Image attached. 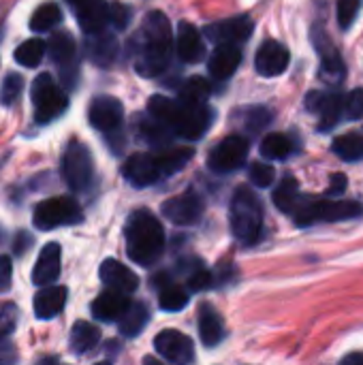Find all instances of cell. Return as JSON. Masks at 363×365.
I'll return each mask as SVG.
<instances>
[{"mask_svg":"<svg viewBox=\"0 0 363 365\" xmlns=\"http://www.w3.org/2000/svg\"><path fill=\"white\" fill-rule=\"evenodd\" d=\"M98 274H101V280H103V284L107 289H116V291H122V293L131 295L139 287V278L135 276V272L128 269L126 265L118 263L116 259H107L101 265Z\"/></svg>","mask_w":363,"mask_h":365,"instance_id":"obj_24","label":"cell"},{"mask_svg":"<svg viewBox=\"0 0 363 365\" xmlns=\"http://www.w3.org/2000/svg\"><path fill=\"white\" fill-rule=\"evenodd\" d=\"M47 45L41 38H28L24 41L17 49H15V62L26 66V68H34L41 64V60L45 58Z\"/></svg>","mask_w":363,"mask_h":365,"instance_id":"obj_36","label":"cell"},{"mask_svg":"<svg viewBox=\"0 0 363 365\" xmlns=\"http://www.w3.org/2000/svg\"><path fill=\"white\" fill-rule=\"evenodd\" d=\"M32 103H34V120L39 124H49L66 111L68 96L53 81L49 73H41L32 83Z\"/></svg>","mask_w":363,"mask_h":365,"instance_id":"obj_6","label":"cell"},{"mask_svg":"<svg viewBox=\"0 0 363 365\" xmlns=\"http://www.w3.org/2000/svg\"><path fill=\"white\" fill-rule=\"evenodd\" d=\"M362 2L363 0H338L336 15H338V24L342 30H349L353 26V21L357 19L362 11Z\"/></svg>","mask_w":363,"mask_h":365,"instance_id":"obj_42","label":"cell"},{"mask_svg":"<svg viewBox=\"0 0 363 365\" xmlns=\"http://www.w3.org/2000/svg\"><path fill=\"white\" fill-rule=\"evenodd\" d=\"M148 321H150L148 306L145 304H133L131 302V306L126 308V312L118 319V327H120V334L124 338H137L145 329Z\"/></svg>","mask_w":363,"mask_h":365,"instance_id":"obj_28","label":"cell"},{"mask_svg":"<svg viewBox=\"0 0 363 365\" xmlns=\"http://www.w3.org/2000/svg\"><path fill=\"white\" fill-rule=\"evenodd\" d=\"M295 152V143L285 133H270L261 141V156L267 160H285Z\"/></svg>","mask_w":363,"mask_h":365,"instance_id":"obj_30","label":"cell"},{"mask_svg":"<svg viewBox=\"0 0 363 365\" xmlns=\"http://www.w3.org/2000/svg\"><path fill=\"white\" fill-rule=\"evenodd\" d=\"M88 118L96 130H101L105 135H113L122 126L124 109H122V103L113 96H96L90 103Z\"/></svg>","mask_w":363,"mask_h":365,"instance_id":"obj_15","label":"cell"},{"mask_svg":"<svg viewBox=\"0 0 363 365\" xmlns=\"http://www.w3.org/2000/svg\"><path fill=\"white\" fill-rule=\"evenodd\" d=\"M186 284H188V289H190L193 293H197V291H205V289H212V287H214V274H212L210 269H205V267L199 263V265H195V267L188 272V276H186Z\"/></svg>","mask_w":363,"mask_h":365,"instance_id":"obj_41","label":"cell"},{"mask_svg":"<svg viewBox=\"0 0 363 365\" xmlns=\"http://www.w3.org/2000/svg\"><path fill=\"white\" fill-rule=\"evenodd\" d=\"M347 186H349L347 178H344L342 173H334V175H332V180H329L327 195H329V197H340V195L347 190Z\"/></svg>","mask_w":363,"mask_h":365,"instance_id":"obj_48","label":"cell"},{"mask_svg":"<svg viewBox=\"0 0 363 365\" xmlns=\"http://www.w3.org/2000/svg\"><path fill=\"white\" fill-rule=\"evenodd\" d=\"M312 38H315V45H317L319 56H321V75H323V79L342 81L344 73H347V66H344V62L340 58V51L332 45V41L323 32V28H315Z\"/></svg>","mask_w":363,"mask_h":365,"instance_id":"obj_19","label":"cell"},{"mask_svg":"<svg viewBox=\"0 0 363 365\" xmlns=\"http://www.w3.org/2000/svg\"><path fill=\"white\" fill-rule=\"evenodd\" d=\"M66 287H56V284H47L43 287L36 297H34V314L41 321H49L53 317H58L64 306H66Z\"/></svg>","mask_w":363,"mask_h":365,"instance_id":"obj_26","label":"cell"},{"mask_svg":"<svg viewBox=\"0 0 363 365\" xmlns=\"http://www.w3.org/2000/svg\"><path fill=\"white\" fill-rule=\"evenodd\" d=\"M21 90H24V79L19 75H15V73H9L4 77L2 86H0V103L6 105V107L13 105L19 98Z\"/></svg>","mask_w":363,"mask_h":365,"instance_id":"obj_40","label":"cell"},{"mask_svg":"<svg viewBox=\"0 0 363 365\" xmlns=\"http://www.w3.org/2000/svg\"><path fill=\"white\" fill-rule=\"evenodd\" d=\"M344 361H347V364H359V361H363V355H349Z\"/></svg>","mask_w":363,"mask_h":365,"instance_id":"obj_49","label":"cell"},{"mask_svg":"<svg viewBox=\"0 0 363 365\" xmlns=\"http://www.w3.org/2000/svg\"><path fill=\"white\" fill-rule=\"evenodd\" d=\"M148 113L186 141H199L214 122V109L208 107V103L173 101L163 94L148 101Z\"/></svg>","mask_w":363,"mask_h":365,"instance_id":"obj_2","label":"cell"},{"mask_svg":"<svg viewBox=\"0 0 363 365\" xmlns=\"http://www.w3.org/2000/svg\"><path fill=\"white\" fill-rule=\"evenodd\" d=\"M17 325V308L13 304H6L0 310V344L9 340V336L15 331Z\"/></svg>","mask_w":363,"mask_h":365,"instance_id":"obj_44","label":"cell"},{"mask_svg":"<svg viewBox=\"0 0 363 365\" xmlns=\"http://www.w3.org/2000/svg\"><path fill=\"white\" fill-rule=\"evenodd\" d=\"M195 156V150L193 148H163L158 152V158H160V165H163V171H165V178L167 175H173L178 171H182L190 158Z\"/></svg>","mask_w":363,"mask_h":365,"instance_id":"obj_33","label":"cell"},{"mask_svg":"<svg viewBox=\"0 0 363 365\" xmlns=\"http://www.w3.org/2000/svg\"><path fill=\"white\" fill-rule=\"evenodd\" d=\"M124 240H126V252L131 261L143 267L156 263L165 250L163 225L148 210H137L128 216Z\"/></svg>","mask_w":363,"mask_h":365,"instance_id":"obj_3","label":"cell"},{"mask_svg":"<svg viewBox=\"0 0 363 365\" xmlns=\"http://www.w3.org/2000/svg\"><path fill=\"white\" fill-rule=\"evenodd\" d=\"M47 51L53 60V64L60 71V79L64 88H75L79 77V60H77V47L68 32H56L49 38Z\"/></svg>","mask_w":363,"mask_h":365,"instance_id":"obj_9","label":"cell"},{"mask_svg":"<svg viewBox=\"0 0 363 365\" xmlns=\"http://www.w3.org/2000/svg\"><path fill=\"white\" fill-rule=\"evenodd\" d=\"M229 222L235 240L244 246H255L263 235V205L259 197L248 188L240 186L231 199Z\"/></svg>","mask_w":363,"mask_h":365,"instance_id":"obj_4","label":"cell"},{"mask_svg":"<svg viewBox=\"0 0 363 365\" xmlns=\"http://www.w3.org/2000/svg\"><path fill=\"white\" fill-rule=\"evenodd\" d=\"M291 216L297 227H312L317 222H342L363 216V205L359 201L349 199H312L302 195Z\"/></svg>","mask_w":363,"mask_h":365,"instance_id":"obj_5","label":"cell"},{"mask_svg":"<svg viewBox=\"0 0 363 365\" xmlns=\"http://www.w3.org/2000/svg\"><path fill=\"white\" fill-rule=\"evenodd\" d=\"M158 304L163 310L167 312H178V310H184L186 304H188V291L173 284V282H165L163 287H158Z\"/></svg>","mask_w":363,"mask_h":365,"instance_id":"obj_37","label":"cell"},{"mask_svg":"<svg viewBox=\"0 0 363 365\" xmlns=\"http://www.w3.org/2000/svg\"><path fill=\"white\" fill-rule=\"evenodd\" d=\"M83 220V212L73 197H51L41 201L34 207L32 222L41 231H51L58 227L79 225Z\"/></svg>","mask_w":363,"mask_h":365,"instance_id":"obj_8","label":"cell"},{"mask_svg":"<svg viewBox=\"0 0 363 365\" xmlns=\"http://www.w3.org/2000/svg\"><path fill=\"white\" fill-rule=\"evenodd\" d=\"M344 118L362 120L363 118V90L357 88L349 96H344Z\"/></svg>","mask_w":363,"mask_h":365,"instance_id":"obj_45","label":"cell"},{"mask_svg":"<svg viewBox=\"0 0 363 365\" xmlns=\"http://www.w3.org/2000/svg\"><path fill=\"white\" fill-rule=\"evenodd\" d=\"M334 154H338L342 160H362L363 158V135L362 133H347L336 137L334 145H332Z\"/></svg>","mask_w":363,"mask_h":365,"instance_id":"obj_34","label":"cell"},{"mask_svg":"<svg viewBox=\"0 0 363 365\" xmlns=\"http://www.w3.org/2000/svg\"><path fill=\"white\" fill-rule=\"evenodd\" d=\"M302 199V192H300V184L295 178L287 175L274 190V205L282 212V214H293L297 201Z\"/></svg>","mask_w":363,"mask_h":365,"instance_id":"obj_31","label":"cell"},{"mask_svg":"<svg viewBox=\"0 0 363 365\" xmlns=\"http://www.w3.org/2000/svg\"><path fill=\"white\" fill-rule=\"evenodd\" d=\"M11 276H13V265L9 257H0V291H6L11 287Z\"/></svg>","mask_w":363,"mask_h":365,"instance_id":"obj_47","label":"cell"},{"mask_svg":"<svg viewBox=\"0 0 363 365\" xmlns=\"http://www.w3.org/2000/svg\"><path fill=\"white\" fill-rule=\"evenodd\" d=\"M289 62H291V51L287 49V45L270 38L259 47L255 58V68L263 77H276L289 68Z\"/></svg>","mask_w":363,"mask_h":365,"instance_id":"obj_17","label":"cell"},{"mask_svg":"<svg viewBox=\"0 0 363 365\" xmlns=\"http://www.w3.org/2000/svg\"><path fill=\"white\" fill-rule=\"evenodd\" d=\"M126 182L135 188H145L152 186L156 182H160L165 178L158 152H139L128 156V160L124 163L122 169Z\"/></svg>","mask_w":363,"mask_h":365,"instance_id":"obj_11","label":"cell"},{"mask_svg":"<svg viewBox=\"0 0 363 365\" xmlns=\"http://www.w3.org/2000/svg\"><path fill=\"white\" fill-rule=\"evenodd\" d=\"M60 21H62V11H60V6H58L56 2H45V4H41V6L34 11V15H32V19H30V28H32L34 32H49V30H53Z\"/></svg>","mask_w":363,"mask_h":365,"instance_id":"obj_35","label":"cell"},{"mask_svg":"<svg viewBox=\"0 0 363 365\" xmlns=\"http://www.w3.org/2000/svg\"><path fill=\"white\" fill-rule=\"evenodd\" d=\"M242 64V49L240 45H231V43H220L216 45V49L212 51L210 60H208V71L214 79L225 81L231 79L233 73L240 68Z\"/></svg>","mask_w":363,"mask_h":365,"instance_id":"obj_21","label":"cell"},{"mask_svg":"<svg viewBox=\"0 0 363 365\" xmlns=\"http://www.w3.org/2000/svg\"><path fill=\"white\" fill-rule=\"evenodd\" d=\"M139 135L141 139L152 145V148H167L169 141H171V128L165 126L163 122H158L156 118L150 115V120H141V126H139Z\"/></svg>","mask_w":363,"mask_h":365,"instance_id":"obj_32","label":"cell"},{"mask_svg":"<svg viewBox=\"0 0 363 365\" xmlns=\"http://www.w3.org/2000/svg\"><path fill=\"white\" fill-rule=\"evenodd\" d=\"M86 53L96 66H111L118 58V41L105 30L92 32L86 41Z\"/></svg>","mask_w":363,"mask_h":365,"instance_id":"obj_25","label":"cell"},{"mask_svg":"<svg viewBox=\"0 0 363 365\" xmlns=\"http://www.w3.org/2000/svg\"><path fill=\"white\" fill-rule=\"evenodd\" d=\"M199 336L208 349H214L225 340V325L210 304H203L199 308Z\"/></svg>","mask_w":363,"mask_h":365,"instance_id":"obj_27","label":"cell"},{"mask_svg":"<svg viewBox=\"0 0 363 365\" xmlns=\"http://www.w3.org/2000/svg\"><path fill=\"white\" fill-rule=\"evenodd\" d=\"M60 261H62L60 244H56V242L45 244L39 259H36V265L32 269V282L36 287L53 284L58 280V276H60Z\"/></svg>","mask_w":363,"mask_h":365,"instance_id":"obj_22","label":"cell"},{"mask_svg":"<svg viewBox=\"0 0 363 365\" xmlns=\"http://www.w3.org/2000/svg\"><path fill=\"white\" fill-rule=\"evenodd\" d=\"M240 115H244V128L250 133H259L272 122V113L265 107H250V109H244Z\"/></svg>","mask_w":363,"mask_h":365,"instance_id":"obj_39","label":"cell"},{"mask_svg":"<svg viewBox=\"0 0 363 365\" xmlns=\"http://www.w3.org/2000/svg\"><path fill=\"white\" fill-rule=\"evenodd\" d=\"M175 51H178V58L186 64H197L205 58L203 36L193 24L180 21L178 34H175Z\"/></svg>","mask_w":363,"mask_h":365,"instance_id":"obj_20","label":"cell"},{"mask_svg":"<svg viewBox=\"0 0 363 365\" xmlns=\"http://www.w3.org/2000/svg\"><path fill=\"white\" fill-rule=\"evenodd\" d=\"M248 175H250V182H252L255 186L267 188V186H272V182H274V178H276V171H274V167L267 165V163H255V165H250Z\"/></svg>","mask_w":363,"mask_h":365,"instance_id":"obj_43","label":"cell"},{"mask_svg":"<svg viewBox=\"0 0 363 365\" xmlns=\"http://www.w3.org/2000/svg\"><path fill=\"white\" fill-rule=\"evenodd\" d=\"M306 109L319 115V130L329 133L344 118V96L338 92H310Z\"/></svg>","mask_w":363,"mask_h":365,"instance_id":"obj_12","label":"cell"},{"mask_svg":"<svg viewBox=\"0 0 363 365\" xmlns=\"http://www.w3.org/2000/svg\"><path fill=\"white\" fill-rule=\"evenodd\" d=\"M171 24L165 13L152 11L145 15L141 30L133 38L135 71L143 77H158L169 66L171 58Z\"/></svg>","mask_w":363,"mask_h":365,"instance_id":"obj_1","label":"cell"},{"mask_svg":"<svg viewBox=\"0 0 363 365\" xmlns=\"http://www.w3.org/2000/svg\"><path fill=\"white\" fill-rule=\"evenodd\" d=\"M163 214L178 227L195 225L203 216V199L197 192H184L180 197L167 199L163 203Z\"/></svg>","mask_w":363,"mask_h":365,"instance_id":"obj_16","label":"cell"},{"mask_svg":"<svg viewBox=\"0 0 363 365\" xmlns=\"http://www.w3.org/2000/svg\"><path fill=\"white\" fill-rule=\"evenodd\" d=\"M128 21H131V9L120 2H113L109 6V24H113L116 30H124Z\"/></svg>","mask_w":363,"mask_h":365,"instance_id":"obj_46","label":"cell"},{"mask_svg":"<svg viewBox=\"0 0 363 365\" xmlns=\"http://www.w3.org/2000/svg\"><path fill=\"white\" fill-rule=\"evenodd\" d=\"M128 306H131L128 293H122V291H116V289H107L105 293H101L92 302V314L98 321L116 323L126 312Z\"/></svg>","mask_w":363,"mask_h":365,"instance_id":"obj_23","label":"cell"},{"mask_svg":"<svg viewBox=\"0 0 363 365\" xmlns=\"http://www.w3.org/2000/svg\"><path fill=\"white\" fill-rule=\"evenodd\" d=\"M248 150L250 143L246 137L242 135H229L225 137L212 152H210V169L216 173H231L237 171L240 167H244L246 158H248Z\"/></svg>","mask_w":363,"mask_h":365,"instance_id":"obj_10","label":"cell"},{"mask_svg":"<svg viewBox=\"0 0 363 365\" xmlns=\"http://www.w3.org/2000/svg\"><path fill=\"white\" fill-rule=\"evenodd\" d=\"M62 178H64V184L81 195V192H88L94 184V160H92V154L90 150L79 143V141H71L64 150V156H62Z\"/></svg>","mask_w":363,"mask_h":365,"instance_id":"obj_7","label":"cell"},{"mask_svg":"<svg viewBox=\"0 0 363 365\" xmlns=\"http://www.w3.org/2000/svg\"><path fill=\"white\" fill-rule=\"evenodd\" d=\"M77 17L79 28L86 34L101 32L109 24V6L105 0H66Z\"/></svg>","mask_w":363,"mask_h":365,"instance_id":"obj_18","label":"cell"},{"mask_svg":"<svg viewBox=\"0 0 363 365\" xmlns=\"http://www.w3.org/2000/svg\"><path fill=\"white\" fill-rule=\"evenodd\" d=\"M212 92V86L203 77H190L180 86V98L188 103H205Z\"/></svg>","mask_w":363,"mask_h":365,"instance_id":"obj_38","label":"cell"},{"mask_svg":"<svg viewBox=\"0 0 363 365\" xmlns=\"http://www.w3.org/2000/svg\"><path fill=\"white\" fill-rule=\"evenodd\" d=\"M156 353L169 364L186 365L195 359V346L188 336L175 329H165L154 338Z\"/></svg>","mask_w":363,"mask_h":365,"instance_id":"obj_13","label":"cell"},{"mask_svg":"<svg viewBox=\"0 0 363 365\" xmlns=\"http://www.w3.org/2000/svg\"><path fill=\"white\" fill-rule=\"evenodd\" d=\"M101 340V331L88 323V321H77L71 329V351L75 355H86L90 353Z\"/></svg>","mask_w":363,"mask_h":365,"instance_id":"obj_29","label":"cell"},{"mask_svg":"<svg viewBox=\"0 0 363 365\" xmlns=\"http://www.w3.org/2000/svg\"><path fill=\"white\" fill-rule=\"evenodd\" d=\"M252 30H255V24L248 15H235V17H227V19L210 24L205 28V36L214 41L216 45L220 43L240 45L250 38Z\"/></svg>","mask_w":363,"mask_h":365,"instance_id":"obj_14","label":"cell"}]
</instances>
